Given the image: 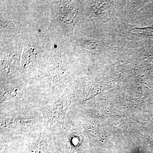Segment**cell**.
<instances>
[{"label":"cell","instance_id":"6da1fadb","mask_svg":"<svg viewBox=\"0 0 153 153\" xmlns=\"http://www.w3.org/2000/svg\"><path fill=\"white\" fill-rule=\"evenodd\" d=\"M68 105L66 100H62L51 106L43 108L41 111L47 128L52 131L63 128Z\"/></svg>","mask_w":153,"mask_h":153},{"label":"cell","instance_id":"7a4b0ae2","mask_svg":"<svg viewBox=\"0 0 153 153\" xmlns=\"http://www.w3.org/2000/svg\"><path fill=\"white\" fill-rule=\"evenodd\" d=\"M36 54L34 51V49H29L26 52H24L22 57V62L24 67H26L36 57Z\"/></svg>","mask_w":153,"mask_h":153}]
</instances>
